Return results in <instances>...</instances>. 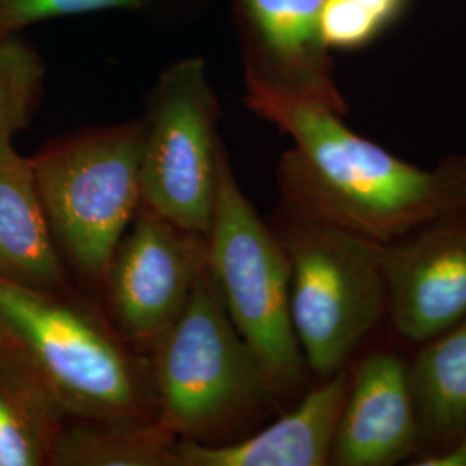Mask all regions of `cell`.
Wrapping results in <instances>:
<instances>
[{
    "label": "cell",
    "instance_id": "6da1fadb",
    "mask_svg": "<svg viewBox=\"0 0 466 466\" xmlns=\"http://www.w3.org/2000/svg\"><path fill=\"white\" fill-rule=\"evenodd\" d=\"M246 106L292 138L277 167L282 199L377 244L466 211V154L408 163L315 102L246 85Z\"/></svg>",
    "mask_w": 466,
    "mask_h": 466
},
{
    "label": "cell",
    "instance_id": "7a4b0ae2",
    "mask_svg": "<svg viewBox=\"0 0 466 466\" xmlns=\"http://www.w3.org/2000/svg\"><path fill=\"white\" fill-rule=\"evenodd\" d=\"M0 360L69 420H156L147 358L66 294L0 282Z\"/></svg>",
    "mask_w": 466,
    "mask_h": 466
},
{
    "label": "cell",
    "instance_id": "3957f363",
    "mask_svg": "<svg viewBox=\"0 0 466 466\" xmlns=\"http://www.w3.org/2000/svg\"><path fill=\"white\" fill-rule=\"evenodd\" d=\"M149 346L156 421L177 439L215 444L282 410L228 317L208 261L182 315Z\"/></svg>",
    "mask_w": 466,
    "mask_h": 466
},
{
    "label": "cell",
    "instance_id": "277c9868",
    "mask_svg": "<svg viewBox=\"0 0 466 466\" xmlns=\"http://www.w3.org/2000/svg\"><path fill=\"white\" fill-rule=\"evenodd\" d=\"M290 265V317L313 380L348 367L387 318L382 244L280 199L273 221Z\"/></svg>",
    "mask_w": 466,
    "mask_h": 466
},
{
    "label": "cell",
    "instance_id": "5b68a950",
    "mask_svg": "<svg viewBox=\"0 0 466 466\" xmlns=\"http://www.w3.org/2000/svg\"><path fill=\"white\" fill-rule=\"evenodd\" d=\"M208 268L235 329L283 404L313 383L290 317V265L282 242L219 156L217 198L208 232Z\"/></svg>",
    "mask_w": 466,
    "mask_h": 466
},
{
    "label": "cell",
    "instance_id": "8992f818",
    "mask_svg": "<svg viewBox=\"0 0 466 466\" xmlns=\"http://www.w3.org/2000/svg\"><path fill=\"white\" fill-rule=\"evenodd\" d=\"M142 119L88 128L30 157L57 249L99 289L142 202Z\"/></svg>",
    "mask_w": 466,
    "mask_h": 466
},
{
    "label": "cell",
    "instance_id": "52a82bcc",
    "mask_svg": "<svg viewBox=\"0 0 466 466\" xmlns=\"http://www.w3.org/2000/svg\"><path fill=\"white\" fill-rule=\"evenodd\" d=\"M218 116L206 65L190 57L159 76L142 117L140 204L200 235L211 227L225 149L218 138Z\"/></svg>",
    "mask_w": 466,
    "mask_h": 466
},
{
    "label": "cell",
    "instance_id": "ba28073f",
    "mask_svg": "<svg viewBox=\"0 0 466 466\" xmlns=\"http://www.w3.org/2000/svg\"><path fill=\"white\" fill-rule=\"evenodd\" d=\"M208 261V235L188 232L138 206L100 283L113 327L150 344L182 315Z\"/></svg>",
    "mask_w": 466,
    "mask_h": 466
},
{
    "label": "cell",
    "instance_id": "9c48e42d",
    "mask_svg": "<svg viewBox=\"0 0 466 466\" xmlns=\"http://www.w3.org/2000/svg\"><path fill=\"white\" fill-rule=\"evenodd\" d=\"M387 319L394 337L420 346L466 318V211L382 244Z\"/></svg>",
    "mask_w": 466,
    "mask_h": 466
},
{
    "label": "cell",
    "instance_id": "30bf717a",
    "mask_svg": "<svg viewBox=\"0 0 466 466\" xmlns=\"http://www.w3.org/2000/svg\"><path fill=\"white\" fill-rule=\"evenodd\" d=\"M325 0H235L246 85L315 102L339 115L350 106L340 92L319 19Z\"/></svg>",
    "mask_w": 466,
    "mask_h": 466
},
{
    "label": "cell",
    "instance_id": "8fae6325",
    "mask_svg": "<svg viewBox=\"0 0 466 466\" xmlns=\"http://www.w3.org/2000/svg\"><path fill=\"white\" fill-rule=\"evenodd\" d=\"M350 368L330 465H410L423 452V439L408 360L398 350L373 348L354 358Z\"/></svg>",
    "mask_w": 466,
    "mask_h": 466
},
{
    "label": "cell",
    "instance_id": "7c38bea8",
    "mask_svg": "<svg viewBox=\"0 0 466 466\" xmlns=\"http://www.w3.org/2000/svg\"><path fill=\"white\" fill-rule=\"evenodd\" d=\"M350 365L327 379L313 380L289 411L259 432L221 444L178 439L175 444L178 466L330 465L350 389Z\"/></svg>",
    "mask_w": 466,
    "mask_h": 466
},
{
    "label": "cell",
    "instance_id": "4fadbf2b",
    "mask_svg": "<svg viewBox=\"0 0 466 466\" xmlns=\"http://www.w3.org/2000/svg\"><path fill=\"white\" fill-rule=\"evenodd\" d=\"M0 282L66 294V263L57 249L28 157L0 147Z\"/></svg>",
    "mask_w": 466,
    "mask_h": 466
},
{
    "label": "cell",
    "instance_id": "5bb4252c",
    "mask_svg": "<svg viewBox=\"0 0 466 466\" xmlns=\"http://www.w3.org/2000/svg\"><path fill=\"white\" fill-rule=\"evenodd\" d=\"M408 379L423 439L418 458L450 448L466 432V318L418 346Z\"/></svg>",
    "mask_w": 466,
    "mask_h": 466
},
{
    "label": "cell",
    "instance_id": "9a60e30c",
    "mask_svg": "<svg viewBox=\"0 0 466 466\" xmlns=\"http://www.w3.org/2000/svg\"><path fill=\"white\" fill-rule=\"evenodd\" d=\"M177 441L156 420L75 421L63 429L49 465L178 466Z\"/></svg>",
    "mask_w": 466,
    "mask_h": 466
},
{
    "label": "cell",
    "instance_id": "2e32d148",
    "mask_svg": "<svg viewBox=\"0 0 466 466\" xmlns=\"http://www.w3.org/2000/svg\"><path fill=\"white\" fill-rule=\"evenodd\" d=\"M65 420L34 383L0 360V466L50 463Z\"/></svg>",
    "mask_w": 466,
    "mask_h": 466
},
{
    "label": "cell",
    "instance_id": "e0dca14e",
    "mask_svg": "<svg viewBox=\"0 0 466 466\" xmlns=\"http://www.w3.org/2000/svg\"><path fill=\"white\" fill-rule=\"evenodd\" d=\"M44 82V65L26 42L0 32V147L28 127Z\"/></svg>",
    "mask_w": 466,
    "mask_h": 466
},
{
    "label": "cell",
    "instance_id": "ac0fdd59",
    "mask_svg": "<svg viewBox=\"0 0 466 466\" xmlns=\"http://www.w3.org/2000/svg\"><path fill=\"white\" fill-rule=\"evenodd\" d=\"M410 0H325L319 19L329 50L367 47L400 19Z\"/></svg>",
    "mask_w": 466,
    "mask_h": 466
},
{
    "label": "cell",
    "instance_id": "d6986e66",
    "mask_svg": "<svg viewBox=\"0 0 466 466\" xmlns=\"http://www.w3.org/2000/svg\"><path fill=\"white\" fill-rule=\"evenodd\" d=\"M163 0H0V32L15 34L54 17L84 16L104 11H147Z\"/></svg>",
    "mask_w": 466,
    "mask_h": 466
},
{
    "label": "cell",
    "instance_id": "ffe728a7",
    "mask_svg": "<svg viewBox=\"0 0 466 466\" xmlns=\"http://www.w3.org/2000/svg\"><path fill=\"white\" fill-rule=\"evenodd\" d=\"M411 466H466V432L460 435L450 448L421 456Z\"/></svg>",
    "mask_w": 466,
    "mask_h": 466
}]
</instances>
